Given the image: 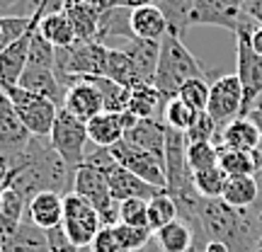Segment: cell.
Instances as JSON below:
<instances>
[{"label":"cell","mask_w":262,"mask_h":252,"mask_svg":"<svg viewBox=\"0 0 262 252\" xmlns=\"http://www.w3.org/2000/svg\"><path fill=\"white\" fill-rule=\"evenodd\" d=\"M196 117L199 112L192 109L187 102H182L180 97H172L165 102V109H163V122L168 129H175V131H182V133H187L192 126H194Z\"/></svg>","instance_id":"cell-34"},{"label":"cell","mask_w":262,"mask_h":252,"mask_svg":"<svg viewBox=\"0 0 262 252\" xmlns=\"http://www.w3.org/2000/svg\"><path fill=\"white\" fill-rule=\"evenodd\" d=\"M243 3L245 0H196L189 15V27H221L235 34L253 22L245 15Z\"/></svg>","instance_id":"cell-9"},{"label":"cell","mask_w":262,"mask_h":252,"mask_svg":"<svg viewBox=\"0 0 262 252\" xmlns=\"http://www.w3.org/2000/svg\"><path fill=\"white\" fill-rule=\"evenodd\" d=\"M90 252H126L114 233V228H102L90 245Z\"/></svg>","instance_id":"cell-44"},{"label":"cell","mask_w":262,"mask_h":252,"mask_svg":"<svg viewBox=\"0 0 262 252\" xmlns=\"http://www.w3.org/2000/svg\"><path fill=\"white\" fill-rule=\"evenodd\" d=\"M0 90L8 95L17 117L29 129L32 136H37V139L51 136V129H54V122H56V114L61 107H56L51 100L41 97V95H34L25 87H19V85H0Z\"/></svg>","instance_id":"cell-5"},{"label":"cell","mask_w":262,"mask_h":252,"mask_svg":"<svg viewBox=\"0 0 262 252\" xmlns=\"http://www.w3.org/2000/svg\"><path fill=\"white\" fill-rule=\"evenodd\" d=\"M255 252H262V240H260V245H257V250H255Z\"/></svg>","instance_id":"cell-55"},{"label":"cell","mask_w":262,"mask_h":252,"mask_svg":"<svg viewBox=\"0 0 262 252\" xmlns=\"http://www.w3.org/2000/svg\"><path fill=\"white\" fill-rule=\"evenodd\" d=\"M75 170L58 155L49 139L32 136L25 155L12 168L8 187L19 189L22 194L32 199L39 192H56L66 196L73 192Z\"/></svg>","instance_id":"cell-1"},{"label":"cell","mask_w":262,"mask_h":252,"mask_svg":"<svg viewBox=\"0 0 262 252\" xmlns=\"http://www.w3.org/2000/svg\"><path fill=\"white\" fill-rule=\"evenodd\" d=\"M192 179H194V189L199 196H204V199H221L226 182H228V175L216 165V168L202 170V172H192Z\"/></svg>","instance_id":"cell-35"},{"label":"cell","mask_w":262,"mask_h":252,"mask_svg":"<svg viewBox=\"0 0 262 252\" xmlns=\"http://www.w3.org/2000/svg\"><path fill=\"white\" fill-rule=\"evenodd\" d=\"M19 87H25L29 93L47 97L56 107H63L66 87L61 85L56 75V68H39V65H27L25 73L19 75Z\"/></svg>","instance_id":"cell-20"},{"label":"cell","mask_w":262,"mask_h":252,"mask_svg":"<svg viewBox=\"0 0 262 252\" xmlns=\"http://www.w3.org/2000/svg\"><path fill=\"white\" fill-rule=\"evenodd\" d=\"M224 199L228 206L248 211L253 209V204L257 201V179L255 175H243V177H228L224 189Z\"/></svg>","instance_id":"cell-29"},{"label":"cell","mask_w":262,"mask_h":252,"mask_svg":"<svg viewBox=\"0 0 262 252\" xmlns=\"http://www.w3.org/2000/svg\"><path fill=\"white\" fill-rule=\"evenodd\" d=\"M262 131L255 126L248 117H238L233 122L224 126L221 133L216 136L214 146L219 150H243V153H255L260 146Z\"/></svg>","instance_id":"cell-18"},{"label":"cell","mask_w":262,"mask_h":252,"mask_svg":"<svg viewBox=\"0 0 262 252\" xmlns=\"http://www.w3.org/2000/svg\"><path fill=\"white\" fill-rule=\"evenodd\" d=\"M124 136H126V126H124L122 114L102 112L88 122V139L97 148H112Z\"/></svg>","instance_id":"cell-24"},{"label":"cell","mask_w":262,"mask_h":252,"mask_svg":"<svg viewBox=\"0 0 262 252\" xmlns=\"http://www.w3.org/2000/svg\"><path fill=\"white\" fill-rule=\"evenodd\" d=\"M10 175H12V163L5 155H0V192L10 185Z\"/></svg>","instance_id":"cell-47"},{"label":"cell","mask_w":262,"mask_h":252,"mask_svg":"<svg viewBox=\"0 0 262 252\" xmlns=\"http://www.w3.org/2000/svg\"><path fill=\"white\" fill-rule=\"evenodd\" d=\"M5 49V44H3V27H0V51Z\"/></svg>","instance_id":"cell-54"},{"label":"cell","mask_w":262,"mask_h":252,"mask_svg":"<svg viewBox=\"0 0 262 252\" xmlns=\"http://www.w3.org/2000/svg\"><path fill=\"white\" fill-rule=\"evenodd\" d=\"M0 252H3V240H0Z\"/></svg>","instance_id":"cell-57"},{"label":"cell","mask_w":262,"mask_h":252,"mask_svg":"<svg viewBox=\"0 0 262 252\" xmlns=\"http://www.w3.org/2000/svg\"><path fill=\"white\" fill-rule=\"evenodd\" d=\"M255 165H257V170H262V139H260V146L255 148Z\"/></svg>","instance_id":"cell-53"},{"label":"cell","mask_w":262,"mask_h":252,"mask_svg":"<svg viewBox=\"0 0 262 252\" xmlns=\"http://www.w3.org/2000/svg\"><path fill=\"white\" fill-rule=\"evenodd\" d=\"M219 168L224 170L228 177H243V175L257 172L255 155L243 153V150H219Z\"/></svg>","instance_id":"cell-36"},{"label":"cell","mask_w":262,"mask_h":252,"mask_svg":"<svg viewBox=\"0 0 262 252\" xmlns=\"http://www.w3.org/2000/svg\"><path fill=\"white\" fill-rule=\"evenodd\" d=\"M199 228L204 240L226 243L231 252H255L262 240V231L255 225L250 211L228 206L224 199H204L199 204Z\"/></svg>","instance_id":"cell-2"},{"label":"cell","mask_w":262,"mask_h":252,"mask_svg":"<svg viewBox=\"0 0 262 252\" xmlns=\"http://www.w3.org/2000/svg\"><path fill=\"white\" fill-rule=\"evenodd\" d=\"M107 44L75 41L73 47L56 49V75L66 90L85 78H100L107 73Z\"/></svg>","instance_id":"cell-4"},{"label":"cell","mask_w":262,"mask_h":252,"mask_svg":"<svg viewBox=\"0 0 262 252\" xmlns=\"http://www.w3.org/2000/svg\"><path fill=\"white\" fill-rule=\"evenodd\" d=\"M3 252H51L47 231H41L32 221L22 218V223L3 238Z\"/></svg>","instance_id":"cell-23"},{"label":"cell","mask_w":262,"mask_h":252,"mask_svg":"<svg viewBox=\"0 0 262 252\" xmlns=\"http://www.w3.org/2000/svg\"><path fill=\"white\" fill-rule=\"evenodd\" d=\"M107 185H110V194L117 201H126V199H146L150 201L156 194H160L163 189L156 185H148L146 179H141L139 175H134L129 170H124L119 163L110 170L107 175Z\"/></svg>","instance_id":"cell-15"},{"label":"cell","mask_w":262,"mask_h":252,"mask_svg":"<svg viewBox=\"0 0 262 252\" xmlns=\"http://www.w3.org/2000/svg\"><path fill=\"white\" fill-rule=\"evenodd\" d=\"M124 139L134 143L136 148L150 153L153 158H158L165 168V139H168V126L163 119H139L134 129L126 131Z\"/></svg>","instance_id":"cell-17"},{"label":"cell","mask_w":262,"mask_h":252,"mask_svg":"<svg viewBox=\"0 0 262 252\" xmlns=\"http://www.w3.org/2000/svg\"><path fill=\"white\" fill-rule=\"evenodd\" d=\"M187 165L192 172H202V170L216 168V165H219V148H216L211 141L187 143Z\"/></svg>","instance_id":"cell-37"},{"label":"cell","mask_w":262,"mask_h":252,"mask_svg":"<svg viewBox=\"0 0 262 252\" xmlns=\"http://www.w3.org/2000/svg\"><path fill=\"white\" fill-rule=\"evenodd\" d=\"M39 32H41V37L47 39L51 47H56V49L73 47L75 41H78L71 19L66 17V12H61V10L44 12V17L39 19Z\"/></svg>","instance_id":"cell-28"},{"label":"cell","mask_w":262,"mask_h":252,"mask_svg":"<svg viewBox=\"0 0 262 252\" xmlns=\"http://www.w3.org/2000/svg\"><path fill=\"white\" fill-rule=\"evenodd\" d=\"M110 8H114V0H63L58 10L71 19L78 41H95L100 17Z\"/></svg>","instance_id":"cell-13"},{"label":"cell","mask_w":262,"mask_h":252,"mask_svg":"<svg viewBox=\"0 0 262 252\" xmlns=\"http://www.w3.org/2000/svg\"><path fill=\"white\" fill-rule=\"evenodd\" d=\"M88 124H83L80 119H75L73 114H68L61 107L56 114V122L49 136V143L54 146L58 155L71 165L73 170H78L85 163V146H88Z\"/></svg>","instance_id":"cell-8"},{"label":"cell","mask_w":262,"mask_h":252,"mask_svg":"<svg viewBox=\"0 0 262 252\" xmlns=\"http://www.w3.org/2000/svg\"><path fill=\"white\" fill-rule=\"evenodd\" d=\"M216 136H219V126H216V122L206 112H199L194 126L185 133L187 143H202V141H211L214 143Z\"/></svg>","instance_id":"cell-42"},{"label":"cell","mask_w":262,"mask_h":252,"mask_svg":"<svg viewBox=\"0 0 262 252\" xmlns=\"http://www.w3.org/2000/svg\"><path fill=\"white\" fill-rule=\"evenodd\" d=\"M29 141H32L29 129L17 117L12 102L8 100V95L0 90V155H5L15 168L19 158L25 155Z\"/></svg>","instance_id":"cell-11"},{"label":"cell","mask_w":262,"mask_h":252,"mask_svg":"<svg viewBox=\"0 0 262 252\" xmlns=\"http://www.w3.org/2000/svg\"><path fill=\"white\" fill-rule=\"evenodd\" d=\"M25 218L41 228V231H51L61 225L63 221V196L56 192H39L27 201V211Z\"/></svg>","instance_id":"cell-21"},{"label":"cell","mask_w":262,"mask_h":252,"mask_svg":"<svg viewBox=\"0 0 262 252\" xmlns=\"http://www.w3.org/2000/svg\"><path fill=\"white\" fill-rule=\"evenodd\" d=\"M122 51L131 58V63L139 73L141 83H150L156 80V71H158L160 61V41H150V39H129L122 47Z\"/></svg>","instance_id":"cell-22"},{"label":"cell","mask_w":262,"mask_h":252,"mask_svg":"<svg viewBox=\"0 0 262 252\" xmlns=\"http://www.w3.org/2000/svg\"><path fill=\"white\" fill-rule=\"evenodd\" d=\"M114 233L119 238V243L126 252H143L146 247L150 245L153 240V231H150L148 225H143V228H136V225H114Z\"/></svg>","instance_id":"cell-38"},{"label":"cell","mask_w":262,"mask_h":252,"mask_svg":"<svg viewBox=\"0 0 262 252\" xmlns=\"http://www.w3.org/2000/svg\"><path fill=\"white\" fill-rule=\"evenodd\" d=\"M119 223L143 228L148 225V201L146 199H126L119 201Z\"/></svg>","instance_id":"cell-41"},{"label":"cell","mask_w":262,"mask_h":252,"mask_svg":"<svg viewBox=\"0 0 262 252\" xmlns=\"http://www.w3.org/2000/svg\"><path fill=\"white\" fill-rule=\"evenodd\" d=\"M95 85H97V90L102 93V100H104V112H114V114H122L126 112V107H129V97H131V90L129 87H124V85L114 83L110 78H90Z\"/></svg>","instance_id":"cell-32"},{"label":"cell","mask_w":262,"mask_h":252,"mask_svg":"<svg viewBox=\"0 0 262 252\" xmlns=\"http://www.w3.org/2000/svg\"><path fill=\"white\" fill-rule=\"evenodd\" d=\"M34 0H0V17H32Z\"/></svg>","instance_id":"cell-43"},{"label":"cell","mask_w":262,"mask_h":252,"mask_svg":"<svg viewBox=\"0 0 262 252\" xmlns=\"http://www.w3.org/2000/svg\"><path fill=\"white\" fill-rule=\"evenodd\" d=\"M250 47H253L255 54H260L262 56V25L253 29V34H250Z\"/></svg>","instance_id":"cell-49"},{"label":"cell","mask_w":262,"mask_h":252,"mask_svg":"<svg viewBox=\"0 0 262 252\" xmlns=\"http://www.w3.org/2000/svg\"><path fill=\"white\" fill-rule=\"evenodd\" d=\"M41 17H44V15H41ZM39 19L34 22V27L29 29L25 37L17 39V41H12V44H8V47L0 51V85H17L19 83V75L25 73V68H27L32 34H34V29H37Z\"/></svg>","instance_id":"cell-19"},{"label":"cell","mask_w":262,"mask_h":252,"mask_svg":"<svg viewBox=\"0 0 262 252\" xmlns=\"http://www.w3.org/2000/svg\"><path fill=\"white\" fill-rule=\"evenodd\" d=\"M175 218H180L178 204H175V201H172V196L163 189L160 194H156L148 201V228L156 233V231H160L163 225L172 223Z\"/></svg>","instance_id":"cell-33"},{"label":"cell","mask_w":262,"mask_h":252,"mask_svg":"<svg viewBox=\"0 0 262 252\" xmlns=\"http://www.w3.org/2000/svg\"><path fill=\"white\" fill-rule=\"evenodd\" d=\"M131 29L136 39H150V41H160L170 32L168 19L156 3L131 10Z\"/></svg>","instance_id":"cell-25"},{"label":"cell","mask_w":262,"mask_h":252,"mask_svg":"<svg viewBox=\"0 0 262 252\" xmlns=\"http://www.w3.org/2000/svg\"><path fill=\"white\" fill-rule=\"evenodd\" d=\"M104 78H110V80L124 85L129 90H134L136 85H143L134 63H131V58L124 54L122 49H110L107 51V73H104Z\"/></svg>","instance_id":"cell-30"},{"label":"cell","mask_w":262,"mask_h":252,"mask_svg":"<svg viewBox=\"0 0 262 252\" xmlns=\"http://www.w3.org/2000/svg\"><path fill=\"white\" fill-rule=\"evenodd\" d=\"M209 93H211V85L206 83L204 78H192L180 87L178 97L182 102H187L192 109L196 112H206V104H209Z\"/></svg>","instance_id":"cell-39"},{"label":"cell","mask_w":262,"mask_h":252,"mask_svg":"<svg viewBox=\"0 0 262 252\" xmlns=\"http://www.w3.org/2000/svg\"><path fill=\"white\" fill-rule=\"evenodd\" d=\"M61 225L78 250L90 247L97 233L102 231L97 209L75 192L63 196V221H61Z\"/></svg>","instance_id":"cell-7"},{"label":"cell","mask_w":262,"mask_h":252,"mask_svg":"<svg viewBox=\"0 0 262 252\" xmlns=\"http://www.w3.org/2000/svg\"><path fill=\"white\" fill-rule=\"evenodd\" d=\"M41 5H47V12H54L63 5V0H34V8H41Z\"/></svg>","instance_id":"cell-51"},{"label":"cell","mask_w":262,"mask_h":252,"mask_svg":"<svg viewBox=\"0 0 262 252\" xmlns=\"http://www.w3.org/2000/svg\"><path fill=\"white\" fill-rule=\"evenodd\" d=\"M253 22L235 32V75L243 85V112L241 117H248L253 104L262 97V56L255 54L250 47Z\"/></svg>","instance_id":"cell-6"},{"label":"cell","mask_w":262,"mask_h":252,"mask_svg":"<svg viewBox=\"0 0 262 252\" xmlns=\"http://www.w3.org/2000/svg\"><path fill=\"white\" fill-rule=\"evenodd\" d=\"M204 252H231L226 243H219V240H209L204 247Z\"/></svg>","instance_id":"cell-52"},{"label":"cell","mask_w":262,"mask_h":252,"mask_svg":"<svg viewBox=\"0 0 262 252\" xmlns=\"http://www.w3.org/2000/svg\"><path fill=\"white\" fill-rule=\"evenodd\" d=\"M243 10H245V15L253 19V22L262 25V0H245Z\"/></svg>","instance_id":"cell-46"},{"label":"cell","mask_w":262,"mask_h":252,"mask_svg":"<svg viewBox=\"0 0 262 252\" xmlns=\"http://www.w3.org/2000/svg\"><path fill=\"white\" fill-rule=\"evenodd\" d=\"M243 112V85L238 80V75H221L211 83V93H209V104H206V114L211 117L219 126V133L224 126L238 119Z\"/></svg>","instance_id":"cell-10"},{"label":"cell","mask_w":262,"mask_h":252,"mask_svg":"<svg viewBox=\"0 0 262 252\" xmlns=\"http://www.w3.org/2000/svg\"><path fill=\"white\" fill-rule=\"evenodd\" d=\"M63 109L68 114H73L75 119H80L83 124H88L93 117L104 112L102 93L97 90V85H95L90 78H85V80L71 85V87L66 90Z\"/></svg>","instance_id":"cell-14"},{"label":"cell","mask_w":262,"mask_h":252,"mask_svg":"<svg viewBox=\"0 0 262 252\" xmlns=\"http://www.w3.org/2000/svg\"><path fill=\"white\" fill-rule=\"evenodd\" d=\"M194 3L196 0H156V5L168 19V29L178 37H185V32L189 29V15Z\"/></svg>","instance_id":"cell-31"},{"label":"cell","mask_w":262,"mask_h":252,"mask_svg":"<svg viewBox=\"0 0 262 252\" xmlns=\"http://www.w3.org/2000/svg\"><path fill=\"white\" fill-rule=\"evenodd\" d=\"M107 39H136L134 37V29H131V10L122 8V5H114L100 17V25H97V37L95 41L100 44H107Z\"/></svg>","instance_id":"cell-27"},{"label":"cell","mask_w":262,"mask_h":252,"mask_svg":"<svg viewBox=\"0 0 262 252\" xmlns=\"http://www.w3.org/2000/svg\"><path fill=\"white\" fill-rule=\"evenodd\" d=\"M0 206H3V192H0Z\"/></svg>","instance_id":"cell-56"},{"label":"cell","mask_w":262,"mask_h":252,"mask_svg":"<svg viewBox=\"0 0 262 252\" xmlns=\"http://www.w3.org/2000/svg\"><path fill=\"white\" fill-rule=\"evenodd\" d=\"M47 238H49V250L51 252H80L71 243V238L66 235L63 225H56V228L47 231Z\"/></svg>","instance_id":"cell-45"},{"label":"cell","mask_w":262,"mask_h":252,"mask_svg":"<svg viewBox=\"0 0 262 252\" xmlns=\"http://www.w3.org/2000/svg\"><path fill=\"white\" fill-rule=\"evenodd\" d=\"M110 153L114 155V160L122 165L124 170H129L134 175H139L141 179H146L148 185L165 189V168L158 158H153L150 153L136 148L134 143H129L126 139H122L119 143H114Z\"/></svg>","instance_id":"cell-12"},{"label":"cell","mask_w":262,"mask_h":252,"mask_svg":"<svg viewBox=\"0 0 262 252\" xmlns=\"http://www.w3.org/2000/svg\"><path fill=\"white\" fill-rule=\"evenodd\" d=\"M156 0H114V5H122V8H129V10H136V8H143V5H153Z\"/></svg>","instance_id":"cell-50"},{"label":"cell","mask_w":262,"mask_h":252,"mask_svg":"<svg viewBox=\"0 0 262 252\" xmlns=\"http://www.w3.org/2000/svg\"><path fill=\"white\" fill-rule=\"evenodd\" d=\"M153 245L158 247V252H204V245L199 243L194 228L182 218H175L172 223L156 231Z\"/></svg>","instance_id":"cell-16"},{"label":"cell","mask_w":262,"mask_h":252,"mask_svg":"<svg viewBox=\"0 0 262 252\" xmlns=\"http://www.w3.org/2000/svg\"><path fill=\"white\" fill-rule=\"evenodd\" d=\"M248 119H250V122H253L255 126H257V129L262 131V97L253 104V109L248 112Z\"/></svg>","instance_id":"cell-48"},{"label":"cell","mask_w":262,"mask_h":252,"mask_svg":"<svg viewBox=\"0 0 262 252\" xmlns=\"http://www.w3.org/2000/svg\"><path fill=\"white\" fill-rule=\"evenodd\" d=\"M192 78H206L204 65L182 44V37L168 32L160 39V61L153 85L158 87V93L165 100H172V97H178L180 87Z\"/></svg>","instance_id":"cell-3"},{"label":"cell","mask_w":262,"mask_h":252,"mask_svg":"<svg viewBox=\"0 0 262 252\" xmlns=\"http://www.w3.org/2000/svg\"><path fill=\"white\" fill-rule=\"evenodd\" d=\"M165 97L158 93V87L150 83L136 85L131 90L129 97V109L131 114H136L139 119H163V109H165Z\"/></svg>","instance_id":"cell-26"},{"label":"cell","mask_w":262,"mask_h":252,"mask_svg":"<svg viewBox=\"0 0 262 252\" xmlns=\"http://www.w3.org/2000/svg\"><path fill=\"white\" fill-rule=\"evenodd\" d=\"M27 65H39V68H56V47H51L47 39L41 37L39 25L32 34V47H29Z\"/></svg>","instance_id":"cell-40"}]
</instances>
